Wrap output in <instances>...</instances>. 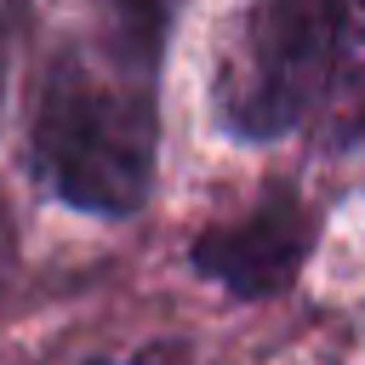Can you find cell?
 <instances>
[{"label": "cell", "mask_w": 365, "mask_h": 365, "mask_svg": "<svg viewBox=\"0 0 365 365\" xmlns=\"http://www.w3.org/2000/svg\"><path fill=\"white\" fill-rule=\"evenodd\" d=\"M365 74V0H262L217 80V125L274 143L348 97Z\"/></svg>", "instance_id": "1"}, {"label": "cell", "mask_w": 365, "mask_h": 365, "mask_svg": "<svg viewBox=\"0 0 365 365\" xmlns=\"http://www.w3.org/2000/svg\"><path fill=\"white\" fill-rule=\"evenodd\" d=\"M154 80L131 68H97L63 57L46 80L34 120V171L40 182L91 217H131L154 182Z\"/></svg>", "instance_id": "2"}, {"label": "cell", "mask_w": 365, "mask_h": 365, "mask_svg": "<svg viewBox=\"0 0 365 365\" xmlns=\"http://www.w3.org/2000/svg\"><path fill=\"white\" fill-rule=\"evenodd\" d=\"M314 234H319V228H314L308 200H302L291 182H274L240 222L205 228L188 257H194V268H200L211 285H222L228 297L257 302V297L285 291V285L302 274V262H308V251H314Z\"/></svg>", "instance_id": "3"}, {"label": "cell", "mask_w": 365, "mask_h": 365, "mask_svg": "<svg viewBox=\"0 0 365 365\" xmlns=\"http://www.w3.org/2000/svg\"><path fill=\"white\" fill-rule=\"evenodd\" d=\"M182 0H108V23H114V63L154 80L160 57H165V34L177 23Z\"/></svg>", "instance_id": "4"}, {"label": "cell", "mask_w": 365, "mask_h": 365, "mask_svg": "<svg viewBox=\"0 0 365 365\" xmlns=\"http://www.w3.org/2000/svg\"><path fill=\"white\" fill-rule=\"evenodd\" d=\"M120 365H188V354H182V348H148V354L120 359Z\"/></svg>", "instance_id": "5"}, {"label": "cell", "mask_w": 365, "mask_h": 365, "mask_svg": "<svg viewBox=\"0 0 365 365\" xmlns=\"http://www.w3.org/2000/svg\"><path fill=\"white\" fill-rule=\"evenodd\" d=\"M0 108H6V11H0Z\"/></svg>", "instance_id": "6"}]
</instances>
